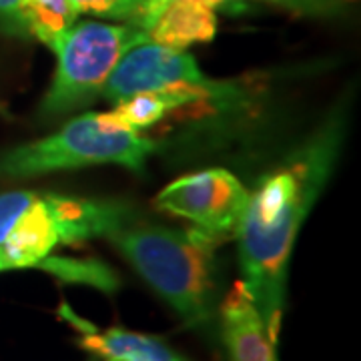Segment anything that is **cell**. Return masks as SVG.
I'll return each mask as SVG.
<instances>
[{"mask_svg": "<svg viewBox=\"0 0 361 361\" xmlns=\"http://www.w3.org/2000/svg\"><path fill=\"white\" fill-rule=\"evenodd\" d=\"M2 271H11V267H8L6 259H4V255H2V251H0V273H2Z\"/></svg>", "mask_w": 361, "mask_h": 361, "instance_id": "cell-19", "label": "cell"}, {"mask_svg": "<svg viewBox=\"0 0 361 361\" xmlns=\"http://www.w3.org/2000/svg\"><path fill=\"white\" fill-rule=\"evenodd\" d=\"M249 191L225 169H207L173 180L157 195L155 205L187 219L207 235L223 239L235 235L245 213Z\"/></svg>", "mask_w": 361, "mask_h": 361, "instance_id": "cell-6", "label": "cell"}, {"mask_svg": "<svg viewBox=\"0 0 361 361\" xmlns=\"http://www.w3.org/2000/svg\"><path fill=\"white\" fill-rule=\"evenodd\" d=\"M155 142L135 130L118 127L104 115L85 113L63 129L39 141L0 153V177L26 179L68 169L118 165L142 171Z\"/></svg>", "mask_w": 361, "mask_h": 361, "instance_id": "cell-3", "label": "cell"}, {"mask_svg": "<svg viewBox=\"0 0 361 361\" xmlns=\"http://www.w3.org/2000/svg\"><path fill=\"white\" fill-rule=\"evenodd\" d=\"M169 89H193L209 99L227 101L233 87L207 78L191 54L147 40L133 47L104 82L103 94L109 103H121L139 92Z\"/></svg>", "mask_w": 361, "mask_h": 361, "instance_id": "cell-5", "label": "cell"}, {"mask_svg": "<svg viewBox=\"0 0 361 361\" xmlns=\"http://www.w3.org/2000/svg\"><path fill=\"white\" fill-rule=\"evenodd\" d=\"M39 195V191H11L0 195V245L13 231L18 217L37 201Z\"/></svg>", "mask_w": 361, "mask_h": 361, "instance_id": "cell-15", "label": "cell"}, {"mask_svg": "<svg viewBox=\"0 0 361 361\" xmlns=\"http://www.w3.org/2000/svg\"><path fill=\"white\" fill-rule=\"evenodd\" d=\"M157 295L189 327L215 313V249L219 239L201 229L125 227L109 237Z\"/></svg>", "mask_w": 361, "mask_h": 361, "instance_id": "cell-2", "label": "cell"}, {"mask_svg": "<svg viewBox=\"0 0 361 361\" xmlns=\"http://www.w3.org/2000/svg\"><path fill=\"white\" fill-rule=\"evenodd\" d=\"M227 2H235V0H227ZM259 2H267L305 16H336L345 8V0H259Z\"/></svg>", "mask_w": 361, "mask_h": 361, "instance_id": "cell-16", "label": "cell"}, {"mask_svg": "<svg viewBox=\"0 0 361 361\" xmlns=\"http://www.w3.org/2000/svg\"><path fill=\"white\" fill-rule=\"evenodd\" d=\"M39 269L51 273L52 277L65 281V283H78L97 287L104 293H115L118 289V277L111 267H106L101 261H78V259H63V257H49L40 263Z\"/></svg>", "mask_w": 361, "mask_h": 361, "instance_id": "cell-13", "label": "cell"}, {"mask_svg": "<svg viewBox=\"0 0 361 361\" xmlns=\"http://www.w3.org/2000/svg\"><path fill=\"white\" fill-rule=\"evenodd\" d=\"M345 137L343 115H331L283 163L259 179L237 227L241 285L277 343L283 322L289 261L297 235L331 179Z\"/></svg>", "mask_w": 361, "mask_h": 361, "instance_id": "cell-1", "label": "cell"}, {"mask_svg": "<svg viewBox=\"0 0 361 361\" xmlns=\"http://www.w3.org/2000/svg\"><path fill=\"white\" fill-rule=\"evenodd\" d=\"M201 2H205L207 6H211V8H217L221 4H225L227 0H201Z\"/></svg>", "mask_w": 361, "mask_h": 361, "instance_id": "cell-18", "label": "cell"}, {"mask_svg": "<svg viewBox=\"0 0 361 361\" xmlns=\"http://www.w3.org/2000/svg\"><path fill=\"white\" fill-rule=\"evenodd\" d=\"M147 40V32L137 26L75 23L51 49L56 54V71L40 103V115L52 118L89 104L101 94L118 61Z\"/></svg>", "mask_w": 361, "mask_h": 361, "instance_id": "cell-4", "label": "cell"}, {"mask_svg": "<svg viewBox=\"0 0 361 361\" xmlns=\"http://www.w3.org/2000/svg\"><path fill=\"white\" fill-rule=\"evenodd\" d=\"M215 35V8L201 0H167L147 28L149 40L177 51H185L197 42H209Z\"/></svg>", "mask_w": 361, "mask_h": 361, "instance_id": "cell-10", "label": "cell"}, {"mask_svg": "<svg viewBox=\"0 0 361 361\" xmlns=\"http://www.w3.org/2000/svg\"><path fill=\"white\" fill-rule=\"evenodd\" d=\"M104 361H116V360H104Z\"/></svg>", "mask_w": 361, "mask_h": 361, "instance_id": "cell-20", "label": "cell"}, {"mask_svg": "<svg viewBox=\"0 0 361 361\" xmlns=\"http://www.w3.org/2000/svg\"><path fill=\"white\" fill-rule=\"evenodd\" d=\"M77 8L71 0H20L18 35L32 37L52 49L77 23Z\"/></svg>", "mask_w": 361, "mask_h": 361, "instance_id": "cell-12", "label": "cell"}, {"mask_svg": "<svg viewBox=\"0 0 361 361\" xmlns=\"http://www.w3.org/2000/svg\"><path fill=\"white\" fill-rule=\"evenodd\" d=\"M18 4L20 0H0V30L18 35Z\"/></svg>", "mask_w": 361, "mask_h": 361, "instance_id": "cell-17", "label": "cell"}, {"mask_svg": "<svg viewBox=\"0 0 361 361\" xmlns=\"http://www.w3.org/2000/svg\"><path fill=\"white\" fill-rule=\"evenodd\" d=\"M209 99L205 92L193 89H169V90H151V92H139L129 99L116 103L111 113L104 116L118 127L141 133V130L153 127L161 118L179 109L183 104Z\"/></svg>", "mask_w": 361, "mask_h": 361, "instance_id": "cell-11", "label": "cell"}, {"mask_svg": "<svg viewBox=\"0 0 361 361\" xmlns=\"http://www.w3.org/2000/svg\"><path fill=\"white\" fill-rule=\"evenodd\" d=\"M221 323L231 361H279L277 343H273L257 307L247 295L241 281L223 301Z\"/></svg>", "mask_w": 361, "mask_h": 361, "instance_id": "cell-9", "label": "cell"}, {"mask_svg": "<svg viewBox=\"0 0 361 361\" xmlns=\"http://www.w3.org/2000/svg\"><path fill=\"white\" fill-rule=\"evenodd\" d=\"M71 2L78 14L123 20L125 25L137 26L145 32L165 4V0H71Z\"/></svg>", "mask_w": 361, "mask_h": 361, "instance_id": "cell-14", "label": "cell"}, {"mask_svg": "<svg viewBox=\"0 0 361 361\" xmlns=\"http://www.w3.org/2000/svg\"><path fill=\"white\" fill-rule=\"evenodd\" d=\"M63 243V233L52 211V193H40L18 217L0 245L11 269H39L52 249Z\"/></svg>", "mask_w": 361, "mask_h": 361, "instance_id": "cell-8", "label": "cell"}, {"mask_svg": "<svg viewBox=\"0 0 361 361\" xmlns=\"http://www.w3.org/2000/svg\"><path fill=\"white\" fill-rule=\"evenodd\" d=\"M59 317L63 322L71 323L77 329L78 345L87 349L90 353L103 357V360L116 361H187L180 357L175 349H171L159 337L145 336V334H135V331H125L118 327H109V329H99L87 319L78 317L75 311L71 310L68 303L59 305Z\"/></svg>", "mask_w": 361, "mask_h": 361, "instance_id": "cell-7", "label": "cell"}]
</instances>
